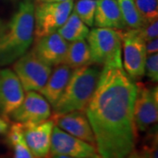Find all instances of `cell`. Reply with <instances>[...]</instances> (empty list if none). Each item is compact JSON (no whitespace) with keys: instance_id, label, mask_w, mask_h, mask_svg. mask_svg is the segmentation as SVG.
<instances>
[{"instance_id":"cell-1","label":"cell","mask_w":158,"mask_h":158,"mask_svg":"<svg viewBox=\"0 0 158 158\" xmlns=\"http://www.w3.org/2000/svg\"><path fill=\"white\" fill-rule=\"evenodd\" d=\"M137 87L123 67L104 66L85 109L100 158H125L135 149Z\"/></svg>"},{"instance_id":"cell-2","label":"cell","mask_w":158,"mask_h":158,"mask_svg":"<svg viewBox=\"0 0 158 158\" xmlns=\"http://www.w3.org/2000/svg\"><path fill=\"white\" fill-rule=\"evenodd\" d=\"M34 38V5L24 0L0 30V66L13 63L27 53Z\"/></svg>"},{"instance_id":"cell-3","label":"cell","mask_w":158,"mask_h":158,"mask_svg":"<svg viewBox=\"0 0 158 158\" xmlns=\"http://www.w3.org/2000/svg\"><path fill=\"white\" fill-rule=\"evenodd\" d=\"M103 67L95 63L72 70L68 84L53 106V116L73 111H85L99 80Z\"/></svg>"},{"instance_id":"cell-4","label":"cell","mask_w":158,"mask_h":158,"mask_svg":"<svg viewBox=\"0 0 158 158\" xmlns=\"http://www.w3.org/2000/svg\"><path fill=\"white\" fill-rule=\"evenodd\" d=\"M91 62L110 67L122 66V43L119 30L106 27L91 29L87 36Z\"/></svg>"},{"instance_id":"cell-5","label":"cell","mask_w":158,"mask_h":158,"mask_svg":"<svg viewBox=\"0 0 158 158\" xmlns=\"http://www.w3.org/2000/svg\"><path fill=\"white\" fill-rule=\"evenodd\" d=\"M73 6L74 0L37 3L34 6V37L40 39L57 32L67 20Z\"/></svg>"},{"instance_id":"cell-6","label":"cell","mask_w":158,"mask_h":158,"mask_svg":"<svg viewBox=\"0 0 158 158\" xmlns=\"http://www.w3.org/2000/svg\"><path fill=\"white\" fill-rule=\"evenodd\" d=\"M119 32L123 48V69L133 81L139 80L145 75V40L140 36L137 28L123 29Z\"/></svg>"},{"instance_id":"cell-7","label":"cell","mask_w":158,"mask_h":158,"mask_svg":"<svg viewBox=\"0 0 158 158\" xmlns=\"http://www.w3.org/2000/svg\"><path fill=\"white\" fill-rule=\"evenodd\" d=\"M52 67L35 56L33 50L24 54L13 64V71L19 79L25 92L43 88L52 72Z\"/></svg>"},{"instance_id":"cell-8","label":"cell","mask_w":158,"mask_h":158,"mask_svg":"<svg viewBox=\"0 0 158 158\" xmlns=\"http://www.w3.org/2000/svg\"><path fill=\"white\" fill-rule=\"evenodd\" d=\"M49 155L80 158H100L96 146L69 135L57 126H54L52 130Z\"/></svg>"},{"instance_id":"cell-9","label":"cell","mask_w":158,"mask_h":158,"mask_svg":"<svg viewBox=\"0 0 158 158\" xmlns=\"http://www.w3.org/2000/svg\"><path fill=\"white\" fill-rule=\"evenodd\" d=\"M136 87L134 120L136 129L146 132L157 122L158 89L157 86L148 88L143 84H138Z\"/></svg>"},{"instance_id":"cell-10","label":"cell","mask_w":158,"mask_h":158,"mask_svg":"<svg viewBox=\"0 0 158 158\" xmlns=\"http://www.w3.org/2000/svg\"><path fill=\"white\" fill-rule=\"evenodd\" d=\"M10 115L22 125L39 124L50 118L51 106L38 91H27L22 103Z\"/></svg>"},{"instance_id":"cell-11","label":"cell","mask_w":158,"mask_h":158,"mask_svg":"<svg viewBox=\"0 0 158 158\" xmlns=\"http://www.w3.org/2000/svg\"><path fill=\"white\" fill-rule=\"evenodd\" d=\"M25 90L17 75L11 69H0V110L10 115L22 103Z\"/></svg>"},{"instance_id":"cell-12","label":"cell","mask_w":158,"mask_h":158,"mask_svg":"<svg viewBox=\"0 0 158 158\" xmlns=\"http://www.w3.org/2000/svg\"><path fill=\"white\" fill-rule=\"evenodd\" d=\"M54 126L55 122L52 118L39 124L23 125L25 141L35 158L48 157Z\"/></svg>"},{"instance_id":"cell-13","label":"cell","mask_w":158,"mask_h":158,"mask_svg":"<svg viewBox=\"0 0 158 158\" xmlns=\"http://www.w3.org/2000/svg\"><path fill=\"white\" fill-rule=\"evenodd\" d=\"M55 124L66 133L96 146V141L85 111H73L52 117Z\"/></svg>"},{"instance_id":"cell-14","label":"cell","mask_w":158,"mask_h":158,"mask_svg":"<svg viewBox=\"0 0 158 158\" xmlns=\"http://www.w3.org/2000/svg\"><path fill=\"white\" fill-rule=\"evenodd\" d=\"M69 43L57 32L37 39L33 52L42 62L51 67L62 64Z\"/></svg>"},{"instance_id":"cell-15","label":"cell","mask_w":158,"mask_h":158,"mask_svg":"<svg viewBox=\"0 0 158 158\" xmlns=\"http://www.w3.org/2000/svg\"><path fill=\"white\" fill-rule=\"evenodd\" d=\"M93 26L116 30L126 29L127 26L117 0H98Z\"/></svg>"},{"instance_id":"cell-16","label":"cell","mask_w":158,"mask_h":158,"mask_svg":"<svg viewBox=\"0 0 158 158\" xmlns=\"http://www.w3.org/2000/svg\"><path fill=\"white\" fill-rule=\"evenodd\" d=\"M72 69L62 63L55 66L46 85L39 91L50 104L51 107L56 105L62 95L72 74Z\"/></svg>"},{"instance_id":"cell-17","label":"cell","mask_w":158,"mask_h":158,"mask_svg":"<svg viewBox=\"0 0 158 158\" xmlns=\"http://www.w3.org/2000/svg\"><path fill=\"white\" fill-rule=\"evenodd\" d=\"M62 64L67 65L72 69L92 64L87 41H85V40L71 41L68 46Z\"/></svg>"},{"instance_id":"cell-18","label":"cell","mask_w":158,"mask_h":158,"mask_svg":"<svg viewBox=\"0 0 158 158\" xmlns=\"http://www.w3.org/2000/svg\"><path fill=\"white\" fill-rule=\"evenodd\" d=\"M89 27L72 10L65 23L57 30V33L67 41L85 40L89 34Z\"/></svg>"},{"instance_id":"cell-19","label":"cell","mask_w":158,"mask_h":158,"mask_svg":"<svg viewBox=\"0 0 158 158\" xmlns=\"http://www.w3.org/2000/svg\"><path fill=\"white\" fill-rule=\"evenodd\" d=\"M6 134L7 141L13 149V158H35L26 143L21 123H13Z\"/></svg>"},{"instance_id":"cell-20","label":"cell","mask_w":158,"mask_h":158,"mask_svg":"<svg viewBox=\"0 0 158 158\" xmlns=\"http://www.w3.org/2000/svg\"><path fill=\"white\" fill-rule=\"evenodd\" d=\"M126 26L129 28H138L145 25L134 0H117Z\"/></svg>"},{"instance_id":"cell-21","label":"cell","mask_w":158,"mask_h":158,"mask_svg":"<svg viewBox=\"0 0 158 158\" xmlns=\"http://www.w3.org/2000/svg\"><path fill=\"white\" fill-rule=\"evenodd\" d=\"M98 0H78L73 6V11L87 27H92Z\"/></svg>"},{"instance_id":"cell-22","label":"cell","mask_w":158,"mask_h":158,"mask_svg":"<svg viewBox=\"0 0 158 158\" xmlns=\"http://www.w3.org/2000/svg\"><path fill=\"white\" fill-rule=\"evenodd\" d=\"M145 24L157 20L158 0H134Z\"/></svg>"},{"instance_id":"cell-23","label":"cell","mask_w":158,"mask_h":158,"mask_svg":"<svg viewBox=\"0 0 158 158\" xmlns=\"http://www.w3.org/2000/svg\"><path fill=\"white\" fill-rule=\"evenodd\" d=\"M145 75L152 82L158 81V55L151 54L147 55L145 62Z\"/></svg>"},{"instance_id":"cell-24","label":"cell","mask_w":158,"mask_h":158,"mask_svg":"<svg viewBox=\"0 0 158 158\" xmlns=\"http://www.w3.org/2000/svg\"><path fill=\"white\" fill-rule=\"evenodd\" d=\"M137 31L142 39L145 41L157 38L158 35V22L157 20H155L150 23L145 24L141 27H138Z\"/></svg>"},{"instance_id":"cell-25","label":"cell","mask_w":158,"mask_h":158,"mask_svg":"<svg viewBox=\"0 0 158 158\" xmlns=\"http://www.w3.org/2000/svg\"><path fill=\"white\" fill-rule=\"evenodd\" d=\"M145 47H146V52L147 55L156 54L158 52V40L157 38L145 41Z\"/></svg>"},{"instance_id":"cell-26","label":"cell","mask_w":158,"mask_h":158,"mask_svg":"<svg viewBox=\"0 0 158 158\" xmlns=\"http://www.w3.org/2000/svg\"><path fill=\"white\" fill-rule=\"evenodd\" d=\"M9 123L5 118H0V135H5L9 130Z\"/></svg>"},{"instance_id":"cell-27","label":"cell","mask_w":158,"mask_h":158,"mask_svg":"<svg viewBox=\"0 0 158 158\" xmlns=\"http://www.w3.org/2000/svg\"><path fill=\"white\" fill-rule=\"evenodd\" d=\"M135 158H148L146 156V155H144L143 153L141 152H137V151H135Z\"/></svg>"},{"instance_id":"cell-28","label":"cell","mask_w":158,"mask_h":158,"mask_svg":"<svg viewBox=\"0 0 158 158\" xmlns=\"http://www.w3.org/2000/svg\"><path fill=\"white\" fill-rule=\"evenodd\" d=\"M49 158H80V157H71V156H60V155H52Z\"/></svg>"},{"instance_id":"cell-29","label":"cell","mask_w":158,"mask_h":158,"mask_svg":"<svg viewBox=\"0 0 158 158\" xmlns=\"http://www.w3.org/2000/svg\"><path fill=\"white\" fill-rule=\"evenodd\" d=\"M63 1H66V0H41L40 3L41 2H45V3H51V2H63ZM37 4V3H36Z\"/></svg>"},{"instance_id":"cell-30","label":"cell","mask_w":158,"mask_h":158,"mask_svg":"<svg viewBox=\"0 0 158 158\" xmlns=\"http://www.w3.org/2000/svg\"><path fill=\"white\" fill-rule=\"evenodd\" d=\"M135 150L134 149L133 151H132V153L130 154V155H128L127 157H125V158H135Z\"/></svg>"},{"instance_id":"cell-31","label":"cell","mask_w":158,"mask_h":158,"mask_svg":"<svg viewBox=\"0 0 158 158\" xmlns=\"http://www.w3.org/2000/svg\"><path fill=\"white\" fill-rule=\"evenodd\" d=\"M5 25H6V24H5V23H4V21H3V20H1V19H0V30H1V29L3 28V27H4V26H5Z\"/></svg>"},{"instance_id":"cell-32","label":"cell","mask_w":158,"mask_h":158,"mask_svg":"<svg viewBox=\"0 0 158 158\" xmlns=\"http://www.w3.org/2000/svg\"><path fill=\"white\" fill-rule=\"evenodd\" d=\"M40 1H41V0H35V2H36V3H40Z\"/></svg>"}]
</instances>
